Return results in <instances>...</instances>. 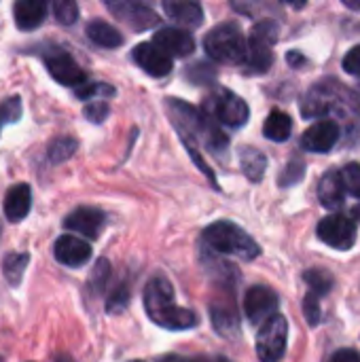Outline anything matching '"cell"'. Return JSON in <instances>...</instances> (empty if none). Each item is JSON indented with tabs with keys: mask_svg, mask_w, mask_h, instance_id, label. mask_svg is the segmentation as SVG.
Here are the masks:
<instances>
[{
	"mask_svg": "<svg viewBox=\"0 0 360 362\" xmlns=\"http://www.w3.org/2000/svg\"><path fill=\"white\" fill-rule=\"evenodd\" d=\"M339 174H342V182H344L346 193L360 199V163H356V161L348 163Z\"/></svg>",
	"mask_w": 360,
	"mask_h": 362,
	"instance_id": "4dcf8cb0",
	"label": "cell"
},
{
	"mask_svg": "<svg viewBox=\"0 0 360 362\" xmlns=\"http://www.w3.org/2000/svg\"><path fill=\"white\" fill-rule=\"evenodd\" d=\"M204 244L225 257H238L242 261H255L261 255V246L236 223L216 221L208 225L202 233Z\"/></svg>",
	"mask_w": 360,
	"mask_h": 362,
	"instance_id": "7a4b0ae2",
	"label": "cell"
},
{
	"mask_svg": "<svg viewBox=\"0 0 360 362\" xmlns=\"http://www.w3.org/2000/svg\"><path fill=\"white\" fill-rule=\"evenodd\" d=\"M278 295L269 286H252L244 295V312L252 325H263L278 314Z\"/></svg>",
	"mask_w": 360,
	"mask_h": 362,
	"instance_id": "30bf717a",
	"label": "cell"
},
{
	"mask_svg": "<svg viewBox=\"0 0 360 362\" xmlns=\"http://www.w3.org/2000/svg\"><path fill=\"white\" fill-rule=\"evenodd\" d=\"M240 165H242L244 176L250 182H261L265 176V170H267V157L255 146H242L240 148Z\"/></svg>",
	"mask_w": 360,
	"mask_h": 362,
	"instance_id": "603a6c76",
	"label": "cell"
},
{
	"mask_svg": "<svg viewBox=\"0 0 360 362\" xmlns=\"http://www.w3.org/2000/svg\"><path fill=\"white\" fill-rule=\"evenodd\" d=\"M127 305H129V288H127V284H119V286L108 295L106 312H108V314H121Z\"/></svg>",
	"mask_w": 360,
	"mask_h": 362,
	"instance_id": "1f68e13d",
	"label": "cell"
},
{
	"mask_svg": "<svg viewBox=\"0 0 360 362\" xmlns=\"http://www.w3.org/2000/svg\"><path fill=\"white\" fill-rule=\"evenodd\" d=\"M199 110L208 119H212L219 127L225 125L231 129L244 127L248 123V117H250L248 104L240 95H236L233 91H229L225 87H216L204 100V108H199Z\"/></svg>",
	"mask_w": 360,
	"mask_h": 362,
	"instance_id": "277c9868",
	"label": "cell"
},
{
	"mask_svg": "<svg viewBox=\"0 0 360 362\" xmlns=\"http://www.w3.org/2000/svg\"><path fill=\"white\" fill-rule=\"evenodd\" d=\"M263 134L272 142H286L293 134V119L282 110H272L265 119Z\"/></svg>",
	"mask_w": 360,
	"mask_h": 362,
	"instance_id": "cb8c5ba5",
	"label": "cell"
},
{
	"mask_svg": "<svg viewBox=\"0 0 360 362\" xmlns=\"http://www.w3.org/2000/svg\"><path fill=\"white\" fill-rule=\"evenodd\" d=\"M134 362H140V361H134Z\"/></svg>",
	"mask_w": 360,
	"mask_h": 362,
	"instance_id": "f6af8a7d",
	"label": "cell"
},
{
	"mask_svg": "<svg viewBox=\"0 0 360 362\" xmlns=\"http://www.w3.org/2000/svg\"><path fill=\"white\" fill-rule=\"evenodd\" d=\"M83 115L91 121V123H104L106 117L110 115V106L106 100H95V102H89L85 108H83Z\"/></svg>",
	"mask_w": 360,
	"mask_h": 362,
	"instance_id": "d590c367",
	"label": "cell"
},
{
	"mask_svg": "<svg viewBox=\"0 0 360 362\" xmlns=\"http://www.w3.org/2000/svg\"><path fill=\"white\" fill-rule=\"evenodd\" d=\"M87 36L91 42H95L98 47H104V49H117L123 45V36L121 32L110 25L108 21H102V19H93L87 23Z\"/></svg>",
	"mask_w": 360,
	"mask_h": 362,
	"instance_id": "7402d4cb",
	"label": "cell"
},
{
	"mask_svg": "<svg viewBox=\"0 0 360 362\" xmlns=\"http://www.w3.org/2000/svg\"><path fill=\"white\" fill-rule=\"evenodd\" d=\"M45 66L49 70V74L66 85V87H81L85 81H87V74L85 70L76 64V59L64 51H51L45 55Z\"/></svg>",
	"mask_w": 360,
	"mask_h": 362,
	"instance_id": "8fae6325",
	"label": "cell"
},
{
	"mask_svg": "<svg viewBox=\"0 0 360 362\" xmlns=\"http://www.w3.org/2000/svg\"><path fill=\"white\" fill-rule=\"evenodd\" d=\"M303 314L310 327H318L320 322V305H318V297L314 293H308L303 299Z\"/></svg>",
	"mask_w": 360,
	"mask_h": 362,
	"instance_id": "8d00e7d4",
	"label": "cell"
},
{
	"mask_svg": "<svg viewBox=\"0 0 360 362\" xmlns=\"http://www.w3.org/2000/svg\"><path fill=\"white\" fill-rule=\"evenodd\" d=\"M214 76H216L214 68L210 64H204V62L193 64L189 70H185V78L193 81L195 85H208V83L214 81Z\"/></svg>",
	"mask_w": 360,
	"mask_h": 362,
	"instance_id": "d6a6232c",
	"label": "cell"
},
{
	"mask_svg": "<svg viewBox=\"0 0 360 362\" xmlns=\"http://www.w3.org/2000/svg\"><path fill=\"white\" fill-rule=\"evenodd\" d=\"M344 6H348L352 11H360V0H344Z\"/></svg>",
	"mask_w": 360,
	"mask_h": 362,
	"instance_id": "b9f144b4",
	"label": "cell"
},
{
	"mask_svg": "<svg viewBox=\"0 0 360 362\" xmlns=\"http://www.w3.org/2000/svg\"><path fill=\"white\" fill-rule=\"evenodd\" d=\"M30 263V255L25 252H8L2 261V274L6 278V282L11 286H19V282L23 280L25 267Z\"/></svg>",
	"mask_w": 360,
	"mask_h": 362,
	"instance_id": "d4e9b609",
	"label": "cell"
},
{
	"mask_svg": "<svg viewBox=\"0 0 360 362\" xmlns=\"http://www.w3.org/2000/svg\"><path fill=\"white\" fill-rule=\"evenodd\" d=\"M289 322L284 316L276 314L265 320L257 333V356L261 362H280L286 352Z\"/></svg>",
	"mask_w": 360,
	"mask_h": 362,
	"instance_id": "52a82bcc",
	"label": "cell"
},
{
	"mask_svg": "<svg viewBox=\"0 0 360 362\" xmlns=\"http://www.w3.org/2000/svg\"><path fill=\"white\" fill-rule=\"evenodd\" d=\"M153 45L159 47L172 59L174 57H187L195 51L193 34L182 30V28H159L153 34Z\"/></svg>",
	"mask_w": 360,
	"mask_h": 362,
	"instance_id": "7c38bea8",
	"label": "cell"
},
{
	"mask_svg": "<svg viewBox=\"0 0 360 362\" xmlns=\"http://www.w3.org/2000/svg\"><path fill=\"white\" fill-rule=\"evenodd\" d=\"M286 62H289L293 68H299V66H306V64H308V59H306L299 51H291V53L286 55Z\"/></svg>",
	"mask_w": 360,
	"mask_h": 362,
	"instance_id": "60d3db41",
	"label": "cell"
},
{
	"mask_svg": "<svg viewBox=\"0 0 360 362\" xmlns=\"http://www.w3.org/2000/svg\"><path fill=\"white\" fill-rule=\"evenodd\" d=\"M47 4L42 0H19L13 6V15H15V25L23 32L36 30L45 17H47Z\"/></svg>",
	"mask_w": 360,
	"mask_h": 362,
	"instance_id": "ffe728a7",
	"label": "cell"
},
{
	"mask_svg": "<svg viewBox=\"0 0 360 362\" xmlns=\"http://www.w3.org/2000/svg\"><path fill=\"white\" fill-rule=\"evenodd\" d=\"M348 91L342 87L339 81L333 78H325L320 83H314L312 89L303 95L301 102V115L308 119H316V117H325L331 110H337L342 104H348Z\"/></svg>",
	"mask_w": 360,
	"mask_h": 362,
	"instance_id": "8992f818",
	"label": "cell"
},
{
	"mask_svg": "<svg viewBox=\"0 0 360 362\" xmlns=\"http://www.w3.org/2000/svg\"><path fill=\"white\" fill-rule=\"evenodd\" d=\"M53 255L57 263L76 269V267H83L91 259V246L87 244V240H81L74 235H62L53 244Z\"/></svg>",
	"mask_w": 360,
	"mask_h": 362,
	"instance_id": "2e32d148",
	"label": "cell"
},
{
	"mask_svg": "<svg viewBox=\"0 0 360 362\" xmlns=\"http://www.w3.org/2000/svg\"><path fill=\"white\" fill-rule=\"evenodd\" d=\"M159 362H231L225 356H176V354H170V356H163Z\"/></svg>",
	"mask_w": 360,
	"mask_h": 362,
	"instance_id": "f35d334b",
	"label": "cell"
},
{
	"mask_svg": "<svg viewBox=\"0 0 360 362\" xmlns=\"http://www.w3.org/2000/svg\"><path fill=\"white\" fill-rule=\"evenodd\" d=\"M163 11L168 13V17L187 28L189 30H195L204 23V8L199 2H189V0H166L163 2Z\"/></svg>",
	"mask_w": 360,
	"mask_h": 362,
	"instance_id": "e0dca14e",
	"label": "cell"
},
{
	"mask_svg": "<svg viewBox=\"0 0 360 362\" xmlns=\"http://www.w3.org/2000/svg\"><path fill=\"white\" fill-rule=\"evenodd\" d=\"M51 8L62 25H72L79 19V4L74 0H55Z\"/></svg>",
	"mask_w": 360,
	"mask_h": 362,
	"instance_id": "f546056e",
	"label": "cell"
},
{
	"mask_svg": "<svg viewBox=\"0 0 360 362\" xmlns=\"http://www.w3.org/2000/svg\"><path fill=\"white\" fill-rule=\"evenodd\" d=\"M110 278V263L106 259H100L93 267V274H91V280H89V288L95 291V293H102L106 288V282Z\"/></svg>",
	"mask_w": 360,
	"mask_h": 362,
	"instance_id": "836d02e7",
	"label": "cell"
},
{
	"mask_svg": "<svg viewBox=\"0 0 360 362\" xmlns=\"http://www.w3.org/2000/svg\"><path fill=\"white\" fill-rule=\"evenodd\" d=\"M0 362H4V361H2V356H0Z\"/></svg>",
	"mask_w": 360,
	"mask_h": 362,
	"instance_id": "ee69618b",
	"label": "cell"
},
{
	"mask_svg": "<svg viewBox=\"0 0 360 362\" xmlns=\"http://www.w3.org/2000/svg\"><path fill=\"white\" fill-rule=\"evenodd\" d=\"M356 216H359V218H360V208H356Z\"/></svg>",
	"mask_w": 360,
	"mask_h": 362,
	"instance_id": "7bdbcfd3",
	"label": "cell"
},
{
	"mask_svg": "<svg viewBox=\"0 0 360 362\" xmlns=\"http://www.w3.org/2000/svg\"><path fill=\"white\" fill-rule=\"evenodd\" d=\"M318 199L329 210H335V208L344 206L346 189H344V182H342V174L337 170H329V172L323 174V178L318 182Z\"/></svg>",
	"mask_w": 360,
	"mask_h": 362,
	"instance_id": "44dd1931",
	"label": "cell"
},
{
	"mask_svg": "<svg viewBox=\"0 0 360 362\" xmlns=\"http://www.w3.org/2000/svg\"><path fill=\"white\" fill-rule=\"evenodd\" d=\"M303 176H306V161L303 159H293V161H289L284 165L282 174L278 176V185L289 189V187L297 185L299 180H303Z\"/></svg>",
	"mask_w": 360,
	"mask_h": 362,
	"instance_id": "83f0119b",
	"label": "cell"
},
{
	"mask_svg": "<svg viewBox=\"0 0 360 362\" xmlns=\"http://www.w3.org/2000/svg\"><path fill=\"white\" fill-rule=\"evenodd\" d=\"M303 280L312 288L310 293H314L316 297H323L333 288V276L329 272H325V269H308L303 274Z\"/></svg>",
	"mask_w": 360,
	"mask_h": 362,
	"instance_id": "4316f807",
	"label": "cell"
},
{
	"mask_svg": "<svg viewBox=\"0 0 360 362\" xmlns=\"http://www.w3.org/2000/svg\"><path fill=\"white\" fill-rule=\"evenodd\" d=\"M76 148H79V142L72 136H59L49 144L47 157H49L51 163H64L76 153Z\"/></svg>",
	"mask_w": 360,
	"mask_h": 362,
	"instance_id": "484cf974",
	"label": "cell"
},
{
	"mask_svg": "<svg viewBox=\"0 0 360 362\" xmlns=\"http://www.w3.org/2000/svg\"><path fill=\"white\" fill-rule=\"evenodd\" d=\"M339 142V125L333 119L316 121L301 136V146L312 153H329Z\"/></svg>",
	"mask_w": 360,
	"mask_h": 362,
	"instance_id": "5bb4252c",
	"label": "cell"
},
{
	"mask_svg": "<svg viewBox=\"0 0 360 362\" xmlns=\"http://www.w3.org/2000/svg\"><path fill=\"white\" fill-rule=\"evenodd\" d=\"M331 362H360V352L354 348H344L333 354Z\"/></svg>",
	"mask_w": 360,
	"mask_h": 362,
	"instance_id": "ab89813d",
	"label": "cell"
},
{
	"mask_svg": "<svg viewBox=\"0 0 360 362\" xmlns=\"http://www.w3.org/2000/svg\"><path fill=\"white\" fill-rule=\"evenodd\" d=\"M316 233L327 246L346 252V250L354 248V244H356V221L342 212L329 214L318 223Z\"/></svg>",
	"mask_w": 360,
	"mask_h": 362,
	"instance_id": "ba28073f",
	"label": "cell"
},
{
	"mask_svg": "<svg viewBox=\"0 0 360 362\" xmlns=\"http://www.w3.org/2000/svg\"><path fill=\"white\" fill-rule=\"evenodd\" d=\"M206 53L221 64H244L246 62V38L238 23L225 21L214 25L204 38Z\"/></svg>",
	"mask_w": 360,
	"mask_h": 362,
	"instance_id": "3957f363",
	"label": "cell"
},
{
	"mask_svg": "<svg viewBox=\"0 0 360 362\" xmlns=\"http://www.w3.org/2000/svg\"><path fill=\"white\" fill-rule=\"evenodd\" d=\"M115 95L117 91H115V87H110V85H106V83H83L81 87H76L74 89V95L79 98V100H91L93 95Z\"/></svg>",
	"mask_w": 360,
	"mask_h": 362,
	"instance_id": "e575fe53",
	"label": "cell"
},
{
	"mask_svg": "<svg viewBox=\"0 0 360 362\" xmlns=\"http://www.w3.org/2000/svg\"><path fill=\"white\" fill-rule=\"evenodd\" d=\"M104 225H106V214L98 208H89V206H81V208L72 210L64 221L66 229L76 231L89 240H98Z\"/></svg>",
	"mask_w": 360,
	"mask_h": 362,
	"instance_id": "4fadbf2b",
	"label": "cell"
},
{
	"mask_svg": "<svg viewBox=\"0 0 360 362\" xmlns=\"http://www.w3.org/2000/svg\"><path fill=\"white\" fill-rule=\"evenodd\" d=\"M142 301H144L146 316L161 329L187 331V329L197 327L199 322L195 312L176 305L174 288L166 276H155L146 282Z\"/></svg>",
	"mask_w": 360,
	"mask_h": 362,
	"instance_id": "6da1fadb",
	"label": "cell"
},
{
	"mask_svg": "<svg viewBox=\"0 0 360 362\" xmlns=\"http://www.w3.org/2000/svg\"><path fill=\"white\" fill-rule=\"evenodd\" d=\"M210 318L212 327L219 335L227 339H238L242 329H240V316L233 303H212L210 305Z\"/></svg>",
	"mask_w": 360,
	"mask_h": 362,
	"instance_id": "d6986e66",
	"label": "cell"
},
{
	"mask_svg": "<svg viewBox=\"0 0 360 362\" xmlns=\"http://www.w3.org/2000/svg\"><path fill=\"white\" fill-rule=\"evenodd\" d=\"M21 119V98L11 95L0 104V134L6 125L17 123Z\"/></svg>",
	"mask_w": 360,
	"mask_h": 362,
	"instance_id": "f1b7e54d",
	"label": "cell"
},
{
	"mask_svg": "<svg viewBox=\"0 0 360 362\" xmlns=\"http://www.w3.org/2000/svg\"><path fill=\"white\" fill-rule=\"evenodd\" d=\"M278 40V23L272 19L259 21L246 40V72L265 74L274 64V45Z\"/></svg>",
	"mask_w": 360,
	"mask_h": 362,
	"instance_id": "5b68a950",
	"label": "cell"
},
{
	"mask_svg": "<svg viewBox=\"0 0 360 362\" xmlns=\"http://www.w3.org/2000/svg\"><path fill=\"white\" fill-rule=\"evenodd\" d=\"M134 55V62L151 76L155 78H161V76H168L172 72V57L166 55L159 47H155L153 42H140L134 47L132 51Z\"/></svg>",
	"mask_w": 360,
	"mask_h": 362,
	"instance_id": "9a60e30c",
	"label": "cell"
},
{
	"mask_svg": "<svg viewBox=\"0 0 360 362\" xmlns=\"http://www.w3.org/2000/svg\"><path fill=\"white\" fill-rule=\"evenodd\" d=\"M30 208H32V189H30V185H25V182L13 185L6 191V197H4V214H6V218L11 223H19L30 214Z\"/></svg>",
	"mask_w": 360,
	"mask_h": 362,
	"instance_id": "ac0fdd59",
	"label": "cell"
},
{
	"mask_svg": "<svg viewBox=\"0 0 360 362\" xmlns=\"http://www.w3.org/2000/svg\"><path fill=\"white\" fill-rule=\"evenodd\" d=\"M342 66H344V70H346L348 74L360 76V45H356L354 49H350V51L346 53Z\"/></svg>",
	"mask_w": 360,
	"mask_h": 362,
	"instance_id": "74e56055",
	"label": "cell"
},
{
	"mask_svg": "<svg viewBox=\"0 0 360 362\" xmlns=\"http://www.w3.org/2000/svg\"><path fill=\"white\" fill-rule=\"evenodd\" d=\"M106 8L136 32L151 30L159 23V15L144 2L136 0H106Z\"/></svg>",
	"mask_w": 360,
	"mask_h": 362,
	"instance_id": "9c48e42d",
	"label": "cell"
}]
</instances>
